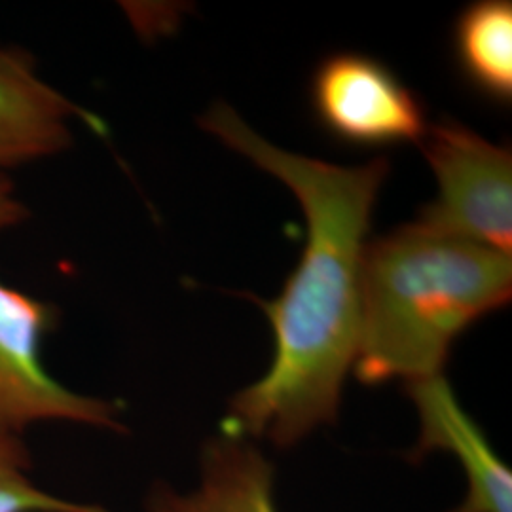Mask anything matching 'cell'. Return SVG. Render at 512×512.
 Masks as SVG:
<instances>
[{"label":"cell","instance_id":"5","mask_svg":"<svg viewBox=\"0 0 512 512\" xmlns=\"http://www.w3.org/2000/svg\"><path fill=\"white\" fill-rule=\"evenodd\" d=\"M310 97L319 126L342 145H420L427 131L420 97L370 55L340 52L325 57L311 76Z\"/></svg>","mask_w":512,"mask_h":512},{"label":"cell","instance_id":"11","mask_svg":"<svg viewBox=\"0 0 512 512\" xmlns=\"http://www.w3.org/2000/svg\"><path fill=\"white\" fill-rule=\"evenodd\" d=\"M29 209L8 177H0V234L29 219Z\"/></svg>","mask_w":512,"mask_h":512},{"label":"cell","instance_id":"8","mask_svg":"<svg viewBox=\"0 0 512 512\" xmlns=\"http://www.w3.org/2000/svg\"><path fill=\"white\" fill-rule=\"evenodd\" d=\"M274 463L253 440L220 433L207 440L200 482L186 492L156 484L148 512H279Z\"/></svg>","mask_w":512,"mask_h":512},{"label":"cell","instance_id":"4","mask_svg":"<svg viewBox=\"0 0 512 512\" xmlns=\"http://www.w3.org/2000/svg\"><path fill=\"white\" fill-rule=\"evenodd\" d=\"M439 196L418 222L511 256L512 150L486 141L456 120L427 126L420 141Z\"/></svg>","mask_w":512,"mask_h":512},{"label":"cell","instance_id":"10","mask_svg":"<svg viewBox=\"0 0 512 512\" xmlns=\"http://www.w3.org/2000/svg\"><path fill=\"white\" fill-rule=\"evenodd\" d=\"M0 512H110L42 488L21 437H0Z\"/></svg>","mask_w":512,"mask_h":512},{"label":"cell","instance_id":"6","mask_svg":"<svg viewBox=\"0 0 512 512\" xmlns=\"http://www.w3.org/2000/svg\"><path fill=\"white\" fill-rule=\"evenodd\" d=\"M406 391L420 418V439L412 459L446 452L463 467L467 495L450 512H512L511 469L465 412L444 374L408 384Z\"/></svg>","mask_w":512,"mask_h":512},{"label":"cell","instance_id":"7","mask_svg":"<svg viewBox=\"0 0 512 512\" xmlns=\"http://www.w3.org/2000/svg\"><path fill=\"white\" fill-rule=\"evenodd\" d=\"M74 120L99 128L93 114L38 74L31 55L0 48V177L71 147Z\"/></svg>","mask_w":512,"mask_h":512},{"label":"cell","instance_id":"2","mask_svg":"<svg viewBox=\"0 0 512 512\" xmlns=\"http://www.w3.org/2000/svg\"><path fill=\"white\" fill-rule=\"evenodd\" d=\"M511 256L404 224L368 241L353 372L365 385L440 376L459 336L511 302Z\"/></svg>","mask_w":512,"mask_h":512},{"label":"cell","instance_id":"3","mask_svg":"<svg viewBox=\"0 0 512 512\" xmlns=\"http://www.w3.org/2000/svg\"><path fill=\"white\" fill-rule=\"evenodd\" d=\"M54 308L0 279V437H21L46 423L124 433L120 406L74 391L44 361Z\"/></svg>","mask_w":512,"mask_h":512},{"label":"cell","instance_id":"9","mask_svg":"<svg viewBox=\"0 0 512 512\" xmlns=\"http://www.w3.org/2000/svg\"><path fill=\"white\" fill-rule=\"evenodd\" d=\"M454 55L463 78L497 105L512 101V4L480 0L454 25Z\"/></svg>","mask_w":512,"mask_h":512},{"label":"cell","instance_id":"1","mask_svg":"<svg viewBox=\"0 0 512 512\" xmlns=\"http://www.w3.org/2000/svg\"><path fill=\"white\" fill-rule=\"evenodd\" d=\"M200 126L287 184L306 215V247L283 291L253 298L274 330L272 365L232 397L220 423L224 435L291 448L338 418L359 346L366 238L389 162L344 167L294 154L260 137L226 103L207 110Z\"/></svg>","mask_w":512,"mask_h":512}]
</instances>
